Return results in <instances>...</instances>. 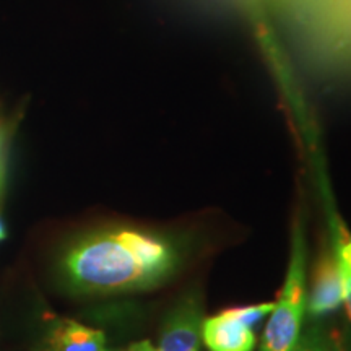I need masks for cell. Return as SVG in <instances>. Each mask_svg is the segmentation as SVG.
<instances>
[{
    "mask_svg": "<svg viewBox=\"0 0 351 351\" xmlns=\"http://www.w3.org/2000/svg\"><path fill=\"white\" fill-rule=\"evenodd\" d=\"M275 304L274 302H265V304H257V306H249V307H239V309H230V313L234 315L236 319L245 324L247 327H251L252 330L258 324L262 322L267 315H270L274 311Z\"/></svg>",
    "mask_w": 351,
    "mask_h": 351,
    "instance_id": "cell-7",
    "label": "cell"
},
{
    "mask_svg": "<svg viewBox=\"0 0 351 351\" xmlns=\"http://www.w3.org/2000/svg\"><path fill=\"white\" fill-rule=\"evenodd\" d=\"M39 351H52V350L49 348V346H47V348H43V350H39Z\"/></svg>",
    "mask_w": 351,
    "mask_h": 351,
    "instance_id": "cell-13",
    "label": "cell"
},
{
    "mask_svg": "<svg viewBox=\"0 0 351 351\" xmlns=\"http://www.w3.org/2000/svg\"><path fill=\"white\" fill-rule=\"evenodd\" d=\"M306 306V239L302 226L293 232L291 261L278 301L270 313L261 351H296Z\"/></svg>",
    "mask_w": 351,
    "mask_h": 351,
    "instance_id": "cell-2",
    "label": "cell"
},
{
    "mask_svg": "<svg viewBox=\"0 0 351 351\" xmlns=\"http://www.w3.org/2000/svg\"><path fill=\"white\" fill-rule=\"evenodd\" d=\"M129 351H134V350H132V348H130V350H129Z\"/></svg>",
    "mask_w": 351,
    "mask_h": 351,
    "instance_id": "cell-14",
    "label": "cell"
},
{
    "mask_svg": "<svg viewBox=\"0 0 351 351\" xmlns=\"http://www.w3.org/2000/svg\"><path fill=\"white\" fill-rule=\"evenodd\" d=\"M341 275H343V301L351 317V271L346 269H341Z\"/></svg>",
    "mask_w": 351,
    "mask_h": 351,
    "instance_id": "cell-9",
    "label": "cell"
},
{
    "mask_svg": "<svg viewBox=\"0 0 351 351\" xmlns=\"http://www.w3.org/2000/svg\"><path fill=\"white\" fill-rule=\"evenodd\" d=\"M132 350L134 351H161L160 348H155L150 341H138V343L132 345Z\"/></svg>",
    "mask_w": 351,
    "mask_h": 351,
    "instance_id": "cell-10",
    "label": "cell"
},
{
    "mask_svg": "<svg viewBox=\"0 0 351 351\" xmlns=\"http://www.w3.org/2000/svg\"><path fill=\"white\" fill-rule=\"evenodd\" d=\"M5 236H7V232H5V226H3L2 219H0V243H2V241L5 239Z\"/></svg>",
    "mask_w": 351,
    "mask_h": 351,
    "instance_id": "cell-11",
    "label": "cell"
},
{
    "mask_svg": "<svg viewBox=\"0 0 351 351\" xmlns=\"http://www.w3.org/2000/svg\"><path fill=\"white\" fill-rule=\"evenodd\" d=\"M343 302V275L337 254L324 252L314 269L311 288L309 313L322 315L337 309Z\"/></svg>",
    "mask_w": 351,
    "mask_h": 351,
    "instance_id": "cell-4",
    "label": "cell"
},
{
    "mask_svg": "<svg viewBox=\"0 0 351 351\" xmlns=\"http://www.w3.org/2000/svg\"><path fill=\"white\" fill-rule=\"evenodd\" d=\"M202 337L210 351H252L256 335L230 311L204 320Z\"/></svg>",
    "mask_w": 351,
    "mask_h": 351,
    "instance_id": "cell-5",
    "label": "cell"
},
{
    "mask_svg": "<svg viewBox=\"0 0 351 351\" xmlns=\"http://www.w3.org/2000/svg\"><path fill=\"white\" fill-rule=\"evenodd\" d=\"M197 296H186L173 307L161 330V351H200L204 317Z\"/></svg>",
    "mask_w": 351,
    "mask_h": 351,
    "instance_id": "cell-3",
    "label": "cell"
},
{
    "mask_svg": "<svg viewBox=\"0 0 351 351\" xmlns=\"http://www.w3.org/2000/svg\"><path fill=\"white\" fill-rule=\"evenodd\" d=\"M179 267L173 243L135 230L96 232L64 258L69 280L80 291L145 289L169 278Z\"/></svg>",
    "mask_w": 351,
    "mask_h": 351,
    "instance_id": "cell-1",
    "label": "cell"
},
{
    "mask_svg": "<svg viewBox=\"0 0 351 351\" xmlns=\"http://www.w3.org/2000/svg\"><path fill=\"white\" fill-rule=\"evenodd\" d=\"M337 257H339L341 269L351 271V236L346 232L343 226H339V236H337Z\"/></svg>",
    "mask_w": 351,
    "mask_h": 351,
    "instance_id": "cell-8",
    "label": "cell"
},
{
    "mask_svg": "<svg viewBox=\"0 0 351 351\" xmlns=\"http://www.w3.org/2000/svg\"><path fill=\"white\" fill-rule=\"evenodd\" d=\"M300 351H315L314 348H304V350H300Z\"/></svg>",
    "mask_w": 351,
    "mask_h": 351,
    "instance_id": "cell-12",
    "label": "cell"
},
{
    "mask_svg": "<svg viewBox=\"0 0 351 351\" xmlns=\"http://www.w3.org/2000/svg\"><path fill=\"white\" fill-rule=\"evenodd\" d=\"M47 346L52 351H108L103 332L75 320H62L52 328Z\"/></svg>",
    "mask_w": 351,
    "mask_h": 351,
    "instance_id": "cell-6",
    "label": "cell"
}]
</instances>
